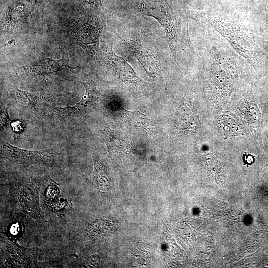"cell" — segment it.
<instances>
[{
	"label": "cell",
	"instance_id": "obj_19",
	"mask_svg": "<svg viewBox=\"0 0 268 268\" xmlns=\"http://www.w3.org/2000/svg\"><path fill=\"white\" fill-rule=\"evenodd\" d=\"M11 127L13 132L15 133H19L23 130V124L21 122L19 121H16L13 122L11 124Z\"/></svg>",
	"mask_w": 268,
	"mask_h": 268
},
{
	"label": "cell",
	"instance_id": "obj_4",
	"mask_svg": "<svg viewBox=\"0 0 268 268\" xmlns=\"http://www.w3.org/2000/svg\"><path fill=\"white\" fill-rule=\"evenodd\" d=\"M127 44L130 51L146 72L153 77L159 75L160 66L153 51L140 41L130 40Z\"/></svg>",
	"mask_w": 268,
	"mask_h": 268
},
{
	"label": "cell",
	"instance_id": "obj_6",
	"mask_svg": "<svg viewBox=\"0 0 268 268\" xmlns=\"http://www.w3.org/2000/svg\"><path fill=\"white\" fill-rule=\"evenodd\" d=\"M92 24L76 22L72 27L73 42L86 51L96 49L98 44L99 33Z\"/></svg>",
	"mask_w": 268,
	"mask_h": 268
},
{
	"label": "cell",
	"instance_id": "obj_1",
	"mask_svg": "<svg viewBox=\"0 0 268 268\" xmlns=\"http://www.w3.org/2000/svg\"><path fill=\"white\" fill-rule=\"evenodd\" d=\"M204 17L205 24L222 37L255 70L261 67L265 53L246 23L217 12L205 14Z\"/></svg>",
	"mask_w": 268,
	"mask_h": 268
},
{
	"label": "cell",
	"instance_id": "obj_12",
	"mask_svg": "<svg viewBox=\"0 0 268 268\" xmlns=\"http://www.w3.org/2000/svg\"><path fill=\"white\" fill-rule=\"evenodd\" d=\"M99 135L106 144L107 147L110 151L127 147V143L119 136L118 133L108 128H105L99 132Z\"/></svg>",
	"mask_w": 268,
	"mask_h": 268
},
{
	"label": "cell",
	"instance_id": "obj_10",
	"mask_svg": "<svg viewBox=\"0 0 268 268\" xmlns=\"http://www.w3.org/2000/svg\"><path fill=\"white\" fill-rule=\"evenodd\" d=\"M117 226V222L109 217L97 219L89 224L87 231L93 237H102L109 235L114 232Z\"/></svg>",
	"mask_w": 268,
	"mask_h": 268
},
{
	"label": "cell",
	"instance_id": "obj_18",
	"mask_svg": "<svg viewBox=\"0 0 268 268\" xmlns=\"http://www.w3.org/2000/svg\"><path fill=\"white\" fill-rule=\"evenodd\" d=\"M256 39L260 47L268 54V36L264 37L263 38H256Z\"/></svg>",
	"mask_w": 268,
	"mask_h": 268
},
{
	"label": "cell",
	"instance_id": "obj_20",
	"mask_svg": "<svg viewBox=\"0 0 268 268\" xmlns=\"http://www.w3.org/2000/svg\"><path fill=\"white\" fill-rule=\"evenodd\" d=\"M265 126V147L267 153H268V118L266 120Z\"/></svg>",
	"mask_w": 268,
	"mask_h": 268
},
{
	"label": "cell",
	"instance_id": "obj_14",
	"mask_svg": "<svg viewBox=\"0 0 268 268\" xmlns=\"http://www.w3.org/2000/svg\"><path fill=\"white\" fill-rule=\"evenodd\" d=\"M259 94V101L263 112L268 116V78L265 81Z\"/></svg>",
	"mask_w": 268,
	"mask_h": 268
},
{
	"label": "cell",
	"instance_id": "obj_16",
	"mask_svg": "<svg viewBox=\"0 0 268 268\" xmlns=\"http://www.w3.org/2000/svg\"><path fill=\"white\" fill-rule=\"evenodd\" d=\"M253 23L254 25H258L260 28L263 29L266 33H267L264 37L268 36V11L262 16L259 21L253 22Z\"/></svg>",
	"mask_w": 268,
	"mask_h": 268
},
{
	"label": "cell",
	"instance_id": "obj_15",
	"mask_svg": "<svg viewBox=\"0 0 268 268\" xmlns=\"http://www.w3.org/2000/svg\"><path fill=\"white\" fill-rule=\"evenodd\" d=\"M16 95L20 101L26 105H34L35 102L36 100L34 96L26 91L17 89Z\"/></svg>",
	"mask_w": 268,
	"mask_h": 268
},
{
	"label": "cell",
	"instance_id": "obj_7",
	"mask_svg": "<svg viewBox=\"0 0 268 268\" xmlns=\"http://www.w3.org/2000/svg\"><path fill=\"white\" fill-rule=\"evenodd\" d=\"M85 88V93L80 101L67 110L73 116H82L96 110L97 94L94 86L89 82H80Z\"/></svg>",
	"mask_w": 268,
	"mask_h": 268
},
{
	"label": "cell",
	"instance_id": "obj_3",
	"mask_svg": "<svg viewBox=\"0 0 268 268\" xmlns=\"http://www.w3.org/2000/svg\"><path fill=\"white\" fill-rule=\"evenodd\" d=\"M1 153L6 158L21 164L54 165L57 162L56 154L49 149L28 150L3 143Z\"/></svg>",
	"mask_w": 268,
	"mask_h": 268
},
{
	"label": "cell",
	"instance_id": "obj_2",
	"mask_svg": "<svg viewBox=\"0 0 268 268\" xmlns=\"http://www.w3.org/2000/svg\"><path fill=\"white\" fill-rule=\"evenodd\" d=\"M145 5L146 15L156 19L164 28L173 57L178 63L183 44L181 21L160 0H152Z\"/></svg>",
	"mask_w": 268,
	"mask_h": 268
},
{
	"label": "cell",
	"instance_id": "obj_13",
	"mask_svg": "<svg viewBox=\"0 0 268 268\" xmlns=\"http://www.w3.org/2000/svg\"><path fill=\"white\" fill-rule=\"evenodd\" d=\"M128 112L130 123L135 129L142 132H147L150 130V120L146 116L137 111Z\"/></svg>",
	"mask_w": 268,
	"mask_h": 268
},
{
	"label": "cell",
	"instance_id": "obj_21",
	"mask_svg": "<svg viewBox=\"0 0 268 268\" xmlns=\"http://www.w3.org/2000/svg\"><path fill=\"white\" fill-rule=\"evenodd\" d=\"M243 160L245 164L251 165L255 162V156L250 154L246 155L243 158Z\"/></svg>",
	"mask_w": 268,
	"mask_h": 268
},
{
	"label": "cell",
	"instance_id": "obj_8",
	"mask_svg": "<svg viewBox=\"0 0 268 268\" xmlns=\"http://www.w3.org/2000/svg\"><path fill=\"white\" fill-rule=\"evenodd\" d=\"M35 0H18L12 3L7 9V20L10 25H14L24 21L32 11Z\"/></svg>",
	"mask_w": 268,
	"mask_h": 268
},
{
	"label": "cell",
	"instance_id": "obj_11",
	"mask_svg": "<svg viewBox=\"0 0 268 268\" xmlns=\"http://www.w3.org/2000/svg\"><path fill=\"white\" fill-rule=\"evenodd\" d=\"M94 164L93 175L95 184L101 191H108L111 187L109 175L105 166L97 158L93 157Z\"/></svg>",
	"mask_w": 268,
	"mask_h": 268
},
{
	"label": "cell",
	"instance_id": "obj_5",
	"mask_svg": "<svg viewBox=\"0 0 268 268\" xmlns=\"http://www.w3.org/2000/svg\"><path fill=\"white\" fill-rule=\"evenodd\" d=\"M107 56L110 65L123 81L135 86H145L146 82L141 79L133 67L121 57L117 55L112 48L107 50Z\"/></svg>",
	"mask_w": 268,
	"mask_h": 268
},
{
	"label": "cell",
	"instance_id": "obj_17",
	"mask_svg": "<svg viewBox=\"0 0 268 268\" xmlns=\"http://www.w3.org/2000/svg\"><path fill=\"white\" fill-rule=\"evenodd\" d=\"M10 120L9 118L7 113V108H5L1 111V117H0V125L1 128L5 127L7 125L9 124Z\"/></svg>",
	"mask_w": 268,
	"mask_h": 268
},
{
	"label": "cell",
	"instance_id": "obj_9",
	"mask_svg": "<svg viewBox=\"0 0 268 268\" xmlns=\"http://www.w3.org/2000/svg\"><path fill=\"white\" fill-rule=\"evenodd\" d=\"M43 64L38 65L32 67L33 71L40 74L61 73L63 70L73 68L68 65V58L63 53L62 59L54 60L50 58L46 59Z\"/></svg>",
	"mask_w": 268,
	"mask_h": 268
}]
</instances>
